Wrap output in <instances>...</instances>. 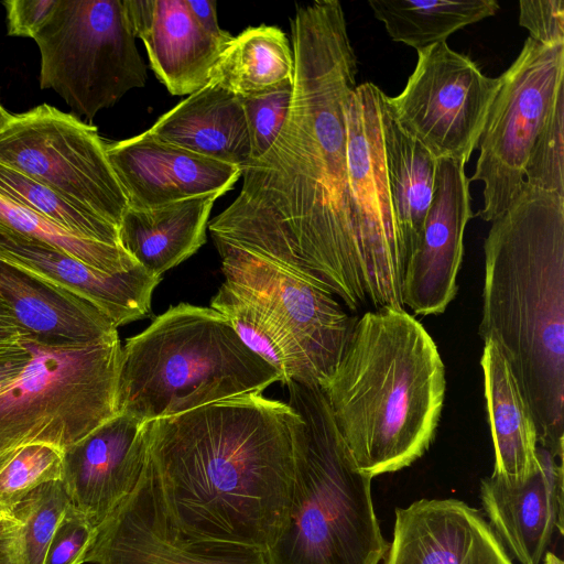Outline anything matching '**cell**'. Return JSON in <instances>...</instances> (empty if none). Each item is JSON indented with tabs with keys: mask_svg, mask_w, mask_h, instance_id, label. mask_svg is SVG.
Masks as SVG:
<instances>
[{
	"mask_svg": "<svg viewBox=\"0 0 564 564\" xmlns=\"http://www.w3.org/2000/svg\"><path fill=\"white\" fill-rule=\"evenodd\" d=\"M11 113H9L0 104V131L3 129V127L7 124V122L11 118Z\"/></svg>",
	"mask_w": 564,
	"mask_h": 564,
	"instance_id": "40",
	"label": "cell"
},
{
	"mask_svg": "<svg viewBox=\"0 0 564 564\" xmlns=\"http://www.w3.org/2000/svg\"><path fill=\"white\" fill-rule=\"evenodd\" d=\"M0 163L119 227L128 200L96 127L47 104L12 115Z\"/></svg>",
	"mask_w": 564,
	"mask_h": 564,
	"instance_id": "11",
	"label": "cell"
},
{
	"mask_svg": "<svg viewBox=\"0 0 564 564\" xmlns=\"http://www.w3.org/2000/svg\"><path fill=\"white\" fill-rule=\"evenodd\" d=\"M386 96L381 105L384 154L406 265L434 196L438 160L400 127L387 106Z\"/></svg>",
	"mask_w": 564,
	"mask_h": 564,
	"instance_id": "26",
	"label": "cell"
},
{
	"mask_svg": "<svg viewBox=\"0 0 564 564\" xmlns=\"http://www.w3.org/2000/svg\"><path fill=\"white\" fill-rule=\"evenodd\" d=\"M112 170L132 208H151L202 196H223L241 167L162 141L148 130L107 144Z\"/></svg>",
	"mask_w": 564,
	"mask_h": 564,
	"instance_id": "17",
	"label": "cell"
},
{
	"mask_svg": "<svg viewBox=\"0 0 564 564\" xmlns=\"http://www.w3.org/2000/svg\"><path fill=\"white\" fill-rule=\"evenodd\" d=\"M219 195H202L151 208L126 209L119 225L121 247L149 273L162 278L205 242Z\"/></svg>",
	"mask_w": 564,
	"mask_h": 564,
	"instance_id": "24",
	"label": "cell"
},
{
	"mask_svg": "<svg viewBox=\"0 0 564 564\" xmlns=\"http://www.w3.org/2000/svg\"><path fill=\"white\" fill-rule=\"evenodd\" d=\"M294 69L286 120L241 172L242 187L213 219L217 247L240 250L321 285L352 312L372 292L347 165V108L357 58L341 3L297 7L290 20Z\"/></svg>",
	"mask_w": 564,
	"mask_h": 564,
	"instance_id": "1",
	"label": "cell"
},
{
	"mask_svg": "<svg viewBox=\"0 0 564 564\" xmlns=\"http://www.w3.org/2000/svg\"><path fill=\"white\" fill-rule=\"evenodd\" d=\"M121 350L118 332L70 345L15 336L0 387V451L29 443L65 449L117 414Z\"/></svg>",
	"mask_w": 564,
	"mask_h": 564,
	"instance_id": "8",
	"label": "cell"
},
{
	"mask_svg": "<svg viewBox=\"0 0 564 564\" xmlns=\"http://www.w3.org/2000/svg\"><path fill=\"white\" fill-rule=\"evenodd\" d=\"M97 530L85 564H267L257 549L182 532L162 503L149 459L137 487Z\"/></svg>",
	"mask_w": 564,
	"mask_h": 564,
	"instance_id": "14",
	"label": "cell"
},
{
	"mask_svg": "<svg viewBox=\"0 0 564 564\" xmlns=\"http://www.w3.org/2000/svg\"><path fill=\"white\" fill-rule=\"evenodd\" d=\"M322 390L357 467L375 477L410 466L430 448L444 404L445 366L412 314L369 310L357 318Z\"/></svg>",
	"mask_w": 564,
	"mask_h": 564,
	"instance_id": "4",
	"label": "cell"
},
{
	"mask_svg": "<svg viewBox=\"0 0 564 564\" xmlns=\"http://www.w3.org/2000/svg\"><path fill=\"white\" fill-rule=\"evenodd\" d=\"M133 34L147 50L150 66L172 95L195 93L234 39L212 35L196 21L186 0H123Z\"/></svg>",
	"mask_w": 564,
	"mask_h": 564,
	"instance_id": "21",
	"label": "cell"
},
{
	"mask_svg": "<svg viewBox=\"0 0 564 564\" xmlns=\"http://www.w3.org/2000/svg\"><path fill=\"white\" fill-rule=\"evenodd\" d=\"M25 334L0 302V341Z\"/></svg>",
	"mask_w": 564,
	"mask_h": 564,
	"instance_id": "39",
	"label": "cell"
},
{
	"mask_svg": "<svg viewBox=\"0 0 564 564\" xmlns=\"http://www.w3.org/2000/svg\"><path fill=\"white\" fill-rule=\"evenodd\" d=\"M301 422L294 440V479L281 532L267 564H379L389 543L361 471L318 386L285 383Z\"/></svg>",
	"mask_w": 564,
	"mask_h": 564,
	"instance_id": "5",
	"label": "cell"
},
{
	"mask_svg": "<svg viewBox=\"0 0 564 564\" xmlns=\"http://www.w3.org/2000/svg\"><path fill=\"white\" fill-rule=\"evenodd\" d=\"M57 0H8V34L34 37L55 9Z\"/></svg>",
	"mask_w": 564,
	"mask_h": 564,
	"instance_id": "37",
	"label": "cell"
},
{
	"mask_svg": "<svg viewBox=\"0 0 564 564\" xmlns=\"http://www.w3.org/2000/svg\"><path fill=\"white\" fill-rule=\"evenodd\" d=\"M473 217L465 163L440 159L434 196L402 282V303L416 315L444 313L458 291L464 232Z\"/></svg>",
	"mask_w": 564,
	"mask_h": 564,
	"instance_id": "15",
	"label": "cell"
},
{
	"mask_svg": "<svg viewBox=\"0 0 564 564\" xmlns=\"http://www.w3.org/2000/svg\"><path fill=\"white\" fill-rule=\"evenodd\" d=\"M519 24L546 46L564 44V0H521Z\"/></svg>",
	"mask_w": 564,
	"mask_h": 564,
	"instance_id": "36",
	"label": "cell"
},
{
	"mask_svg": "<svg viewBox=\"0 0 564 564\" xmlns=\"http://www.w3.org/2000/svg\"><path fill=\"white\" fill-rule=\"evenodd\" d=\"M0 194L76 236L111 246H121L119 227L2 163H0Z\"/></svg>",
	"mask_w": 564,
	"mask_h": 564,
	"instance_id": "31",
	"label": "cell"
},
{
	"mask_svg": "<svg viewBox=\"0 0 564 564\" xmlns=\"http://www.w3.org/2000/svg\"><path fill=\"white\" fill-rule=\"evenodd\" d=\"M217 250L225 281L210 307L279 372L281 382L322 388L337 368L357 317L321 285L253 254Z\"/></svg>",
	"mask_w": 564,
	"mask_h": 564,
	"instance_id": "7",
	"label": "cell"
},
{
	"mask_svg": "<svg viewBox=\"0 0 564 564\" xmlns=\"http://www.w3.org/2000/svg\"><path fill=\"white\" fill-rule=\"evenodd\" d=\"M383 96L372 83L356 86L350 96L348 181L373 310H405L402 303L405 253L388 180L381 124Z\"/></svg>",
	"mask_w": 564,
	"mask_h": 564,
	"instance_id": "13",
	"label": "cell"
},
{
	"mask_svg": "<svg viewBox=\"0 0 564 564\" xmlns=\"http://www.w3.org/2000/svg\"><path fill=\"white\" fill-rule=\"evenodd\" d=\"M280 381L212 307L170 306L121 350L117 413L141 421L177 415Z\"/></svg>",
	"mask_w": 564,
	"mask_h": 564,
	"instance_id": "6",
	"label": "cell"
},
{
	"mask_svg": "<svg viewBox=\"0 0 564 564\" xmlns=\"http://www.w3.org/2000/svg\"><path fill=\"white\" fill-rule=\"evenodd\" d=\"M383 564H512L491 525L458 499H420L395 509Z\"/></svg>",
	"mask_w": 564,
	"mask_h": 564,
	"instance_id": "18",
	"label": "cell"
},
{
	"mask_svg": "<svg viewBox=\"0 0 564 564\" xmlns=\"http://www.w3.org/2000/svg\"><path fill=\"white\" fill-rule=\"evenodd\" d=\"M0 225L45 242L108 274L124 273L141 267L121 246H111L76 236L1 194Z\"/></svg>",
	"mask_w": 564,
	"mask_h": 564,
	"instance_id": "30",
	"label": "cell"
},
{
	"mask_svg": "<svg viewBox=\"0 0 564 564\" xmlns=\"http://www.w3.org/2000/svg\"><path fill=\"white\" fill-rule=\"evenodd\" d=\"M477 149L469 183H484L486 221L501 216L525 182L524 167L561 89L564 88V44L546 46L528 37L514 62L499 76Z\"/></svg>",
	"mask_w": 564,
	"mask_h": 564,
	"instance_id": "10",
	"label": "cell"
},
{
	"mask_svg": "<svg viewBox=\"0 0 564 564\" xmlns=\"http://www.w3.org/2000/svg\"><path fill=\"white\" fill-rule=\"evenodd\" d=\"M291 42L278 26H249L223 51L208 84L243 98L293 79Z\"/></svg>",
	"mask_w": 564,
	"mask_h": 564,
	"instance_id": "27",
	"label": "cell"
},
{
	"mask_svg": "<svg viewBox=\"0 0 564 564\" xmlns=\"http://www.w3.org/2000/svg\"><path fill=\"white\" fill-rule=\"evenodd\" d=\"M2 514H0V521H1Z\"/></svg>",
	"mask_w": 564,
	"mask_h": 564,
	"instance_id": "42",
	"label": "cell"
},
{
	"mask_svg": "<svg viewBox=\"0 0 564 564\" xmlns=\"http://www.w3.org/2000/svg\"><path fill=\"white\" fill-rule=\"evenodd\" d=\"M499 85V77L486 76L468 55L442 42L417 51L405 87L386 102L400 127L437 160L466 164Z\"/></svg>",
	"mask_w": 564,
	"mask_h": 564,
	"instance_id": "12",
	"label": "cell"
},
{
	"mask_svg": "<svg viewBox=\"0 0 564 564\" xmlns=\"http://www.w3.org/2000/svg\"><path fill=\"white\" fill-rule=\"evenodd\" d=\"M33 40L41 88L53 89L90 120L145 85L147 66L123 0H57Z\"/></svg>",
	"mask_w": 564,
	"mask_h": 564,
	"instance_id": "9",
	"label": "cell"
},
{
	"mask_svg": "<svg viewBox=\"0 0 564 564\" xmlns=\"http://www.w3.org/2000/svg\"><path fill=\"white\" fill-rule=\"evenodd\" d=\"M524 180L533 187L564 196V88L534 141Z\"/></svg>",
	"mask_w": 564,
	"mask_h": 564,
	"instance_id": "33",
	"label": "cell"
},
{
	"mask_svg": "<svg viewBox=\"0 0 564 564\" xmlns=\"http://www.w3.org/2000/svg\"><path fill=\"white\" fill-rule=\"evenodd\" d=\"M389 36L417 51L446 42L454 32L492 17L496 0H369Z\"/></svg>",
	"mask_w": 564,
	"mask_h": 564,
	"instance_id": "28",
	"label": "cell"
},
{
	"mask_svg": "<svg viewBox=\"0 0 564 564\" xmlns=\"http://www.w3.org/2000/svg\"><path fill=\"white\" fill-rule=\"evenodd\" d=\"M484 243L479 335L508 362L538 446L563 460L564 196L524 182Z\"/></svg>",
	"mask_w": 564,
	"mask_h": 564,
	"instance_id": "3",
	"label": "cell"
},
{
	"mask_svg": "<svg viewBox=\"0 0 564 564\" xmlns=\"http://www.w3.org/2000/svg\"><path fill=\"white\" fill-rule=\"evenodd\" d=\"M98 530L73 506L57 528L44 564H85Z\"/></svg>",
	"mask_w": 564,
	"mask_h": 564,
	"instance_id": "35",
	"label": "cell"
},
{
	"mask_svg": "<svg viewBox=\"0 0 564 564\" xmlns=\"http://www.w3.org/2000/svg\"><path fill=\"white\" fill-rule=\"evenodd\" d=\"M480 366L495 451L492 475L525 480L540 465L532 414L508 362L492 341H484Z\"/></svg>",
	"mask_w": 564,
	"mask_h": 564,
	"instance_id": "25",
	"label": "cell"
},
{
	"mask_svg": "<svg viewBox=\"0 0 564 564\" xmlns=\"http://www.w3.org/2000/svg\"><path fill=\"white\" fill-rule=\"evenodd\" d=\"M292 80L241 98L250 142V161L262 156L279 135L291 105Z\"/></svg>",
	"mask_w": 564,
	"mask_h": 564,
	"instance_id": "34",
	"label": "cell"
},
{
	"mask_svg": "<svg viewBox=\"0 0 564 564\" xmlns=\"http://www.w3.org/2000/svg\"><path fill=\"white\" fill-rule=\"evenodd\" d=\"M64 449L29 443L0 451V514L10 513L37 487L62 480Z\"/></svg>",
	"mask_w": 564,
	"mask_h": 564,
	"instance_id": "32",
	"label": "cell"
},
{
	"mask_svg": "<svg viewBox=\"0 0 564 564\" xmlns=\"http://www.w3.org/2000/svg\"><path fill=\"white\" fill-rule=\"evenodd\" d=\"M155 138L242 167L250 142L241 97L207 84L163 113L148 130Z\"/></svg>",
	"mask_w": 564,
	"mask_h": 564,
	"instance_id": "23",
	"label": "cell"
},
{
	"mask_svg": "<svg viewBox=\"0 0 564 564\" xmlns=\"http://www.w3.org/2000/svg\"><path fill=\"white\" fill-rule=\"evenodd\" d=\"M0 564H3L1 560H0Z\"/></svg>",
	"mask_w": 564,
	"mask_h": 564,
	"instance_id": "43",
	"label": "cell"
},
{
	"mask_svg": "<svg viewBox=\"0 0 564 564\" xmlns=\"http://www.w3.org/2000/svg\"><path fill=\"white\" fill-rule=\"evenodd\" d=\"M544 564H564V563L558 556H556L552 552H547L544 557Z\"/></svg>",
	"mask_w": 564,
	"mask_h": 564,
	"instance_id": "41",
	"label": "cell"
},
{
	"mask_svg": "<svg viewBox=\"0 0 564 564\" xmlns=\"http://www.w3.org/2000/svg\"><path fill=\"white\" fill-rule=\"evenodd\" d=\"M187 6L204 30L216 37L230 39L232 35L219 26L216 2L212 0H186Z\"/></svg>",
	"mask_w": 564,
	"mask_h": 564,
	"instance_id": "38",
	"label": "cell"
},
{
	"mask_svg": "<svg viewBox=\"0 0 564 564\" xmlns=\"http://www.w3.org/2000/svg\"><path fill=\"white\" fill-rule=\"evenodd\" d=\"M72 508L61 480L29 494L0 521V560L3 564H44L50 544Z\"/></svg>",
	"mask_w": 564,
	"mask_h": 564,
	"instance_id": "29",
	"label": "cell"
},
{
	"mask_svg": "<svg viewBox=\"0 0 564 564\" xmlns=\"http://www.w3.org/2000/svg\"><path fill=\"white\" fill-rule=\"evenodd\" d=\"M540 465L522 481L492 475L480 500L498 539L521 564H540L555 531L563 534V460L539 447Z\"/></svg>",
	"mask_w": 564,
	"mask_h": 564,
	"instance_id": "20",
	"label": "cell"
},
{
	"mask_svg": "<svg viewBox=\"0 0 564 564\" xmlns=\"http://www.w3.org/2000/svg\"><path fill=\"white\" fill-rule=\"evenodd\" d=\"M300 422L260 391L151 421L149 462L172 522L264 553L288 514Z\"/></svg>",
	"mask_w": 564,
	"mask_h": 564,
	"instance_id": "2",
	"label": "cell"
},
{
	"mask_svg": "<svg viewBox=\"0 0 564 564\" xmlns=\"http://www.w3.org/2000/svg\"><path fill=\"white\" fill-rule=\"evenodd\" d=\"M0 302L33 338L70 345L118 332L111 319L88 301L0 260Z\"/></svg>",
	"mask_w": 564,
	"mask_h": 564,
	"instance_id": "22",
	"label": "cell"
},
{
	"mask_svg": "<svg viewBox=\"0 0 564 564\" xmlns=\"http://www.w3.org/2000/svg\"><path fill=\"white\" fill-rule=\"evenodd\" d=\"M0 260L95 305L115 326L144 318L161 278L142 267L117 274L98 271L45 242L0 225Z\"/></svg>",
	"mask_w": 564,
	"mask_h": 564,
	"instance_id": "19",
	"label": "cell"
},
{
	"mask_svg": "<svg viewBox=\"0 0 564 564\" xmlns=\"http://www.w3.org/2000/svg\"><path fill=\"white\" fill-rule=\"evenodd\" d=\"M150 422L117 413L64 449L62 486L94 527L137 487L149 459Z\"/></svg>",
	"mask_w": 564,
	"mask_h": 564,
	"instance_id": "16",
	"label": "cell"
}]
</instances>
